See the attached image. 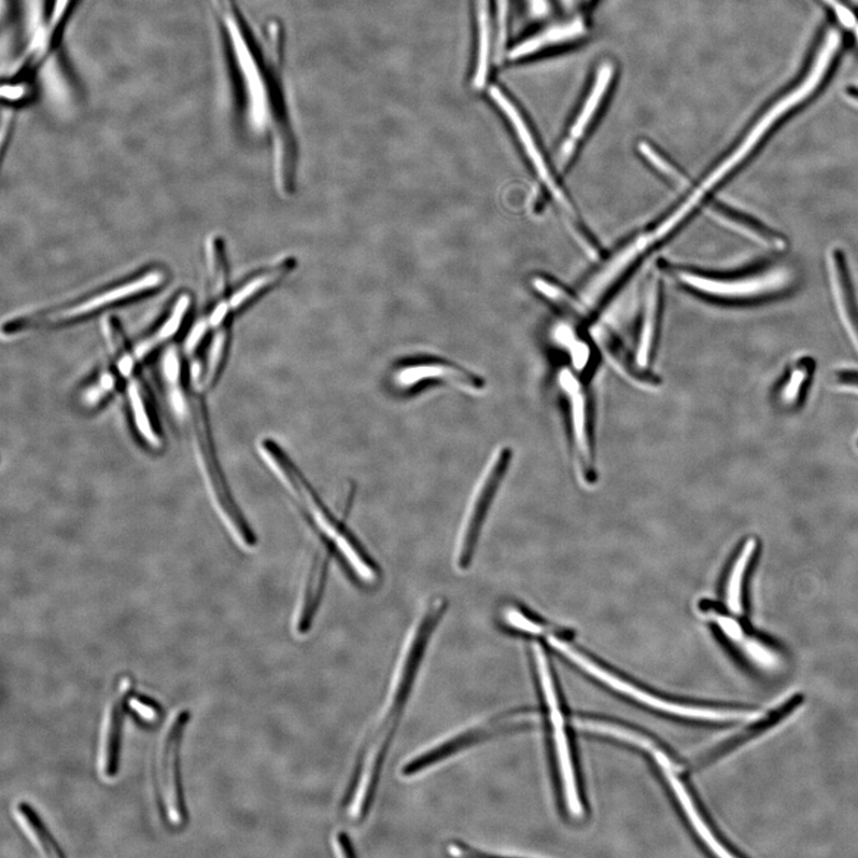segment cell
<instances>
[{
    "label": "cell",
    "mask_w": 858,
    "mask_h": 858,
    "mask_svg": "<svg viewBox=\"0 0 858 858\" xmlns=\"http://www.w3.org/2000/svg\"><path fill=\"white\" fill-rule=\"evenodd\" d=\"M168 275L161 267L141 272L116 285L97 290L88 298L78 299L53 308L22 314L4 321L3 336L15 337L35 332L60 330L131 303L159 291L167 283Z\"/></svg>",
    "instance_id": "2"
},
{
    "label": "cell",
    "mask_w": 858,
    "mask_h": 858,
    "mask_svg": "<svg viewBox=\"0 0 858 858\" xmlns=\"http://www.w3.org/2000/svg\"><path fill=\"white\" fill-rule=\"evenodd\" d=\"M586 34V25L581 20L558 24L534 35L519 44L510 53L511 60L527 58L550 47L568 44Z\"/></svg>",
    "instance_id": "21"
},
{
    "label": "cell",
    "mask_w": 858,
    "mask_h": 858,
    "mask_svg": "<svg viewBox=\"0 0 858 858\" xmlns=\"http://www.w3.org/2000/svg\"><path fill=\"white\" fill-rule=\"evenodd\" d=\"M490 54V19L488 0H480V12H478V62L475 75V87L483 88L488 70Z\"/></svg>",
    "instance_id": "27"
},
{
    "label": "cell",
    "mask_w": 858,
    "mask_h": 858,
    "mask_svg": "<svg viewBox=\"0 0 858 858\" xmlns=\"http://www.w3.org/2000/svg\"><path fill=\"white\" fill-rule=\"evenodd\" d=\"M491 100L494 101L501 109L503 114L510 120L516 136L522 144L526 156L531 161L534 170L542 180L543 185L548 192L554 197L558 207L565 211L566 216L570 220L573 226H579V218L576 215L573 205L570 203L565 189L558 185L556 177L553 175L550 167H548L543 153L534 138L528 124L524 120L522 112L512 103L510 98L505 96L500 89H490Z\"/></svg>",
    "instance_id": "10"
},
{
    "label": "cell",
    "mask_w": 858,
    "mask_h": 858,
    "mask_svg": "<svg viewBox=\"0 0 858 858\" xmlns=\"http://www.w3.org/2000/svg\"><path fill=\"white\" fill-rule=\"evenodd\" d=\"M662 770L666 779L669 781L675 796L679 799V803L682 810L684 811L689 822H691L700 838L707 844L714 854L721 857H733V854H729L726 850L718 838L713 835L711 827L707 825L705 820L702 818V815L700 814L692 795L689 794L687 787L683 784L679 773L677 772L678 767L672 765L662 768Z\"/></svg>",
    "instance_id": "20"
},
{
    "label": "cell",
    "mask_w": 858,
    "mask_h": 858,
    "mask_svg": "<svg viewBox=\"0 0 858 858\" xmlns=\"http://www.w3.org/2000/svg\"><path fill=\"white\" fill-rule=\"evenodd\" d=\"M844 97L847 101L858 110V87H848L844 90Z\"/></svg>",
    "instance_id": "35"
},
{
    "label": "cell",
    "mask_w": 858,
    "mask_h": 858,
    "mask_svg": "<svg viewBox=\"0 0 858 858\" xmlns=\"http://www.w3.org/2000/svg\"><path fill=\"white\" fill-rule=\"evenodd\" d=\"M826 265L838 319L858 355V301L844 252L837 247L829 249Z\"/></svg>",
    "instance_id": "12"
},
{
    "label": "cell",
    "mask_w": 858,
    "mask_h": 858,
    "mask_svg": "<svg viewBox=\"0 0 858 858\" xmlns=\"http://www.w3.org/2000/svg\"><path fill=\"white\" fill-rule=\"evenodd\" d=\"M834 18L839 30L850 33L858 44V3L856 0H818Z\"/></svg>",
    "instance_id": "28"
},
{
    "label": "cell",
    "mask_w": 858,
    "mask_h": 858,
    "mask_svg": "<svg viewBox=\"0 0 858 858\" xmlns=\"http://www.w3.org/2000/svg\"><path fill=\"white\" fill-rule=\"evenodd\" d=\"M260 452L271 469L279 476L301 510L309 525L317 533L322 542L327 543L334 553V545L349 528L345 520H339L321 499L301 469L275 441L267 438L260 443Z\"/></svg>",
    "instance_id": "5"
},
{
    "label": "cell",
    "mask_w": 858,
    "mask_h": 858,
    "mask_svg": "<svg viewBox=\"0 0 858 858\" xmlns=\"http://www.w3.org/2000/svg\"><path fill=\"white\" fill-rule=\"evenodd\" d=\"M130 395L134 406L138 427L144 432L148 441L157 443L160 441L158 419L156 410L152 402L146 385L136 377L135 372L130 377Z\"/></svg>",
    "instance_id": "23"
},
{
    "label": "cell",
    "mask_w": 858,
    "mask_h": 858,
    "mask_svg": "<svg viewBox=\"0 0 858 858\" xmlns=\"http://www.w3.org/2000/svg\"><path fill=\"white\" fill-rule=\"evenodd\" d=\"M532 11L538 16L545 15L548 11L547 0H527Z\"/></svg>",
    "instance_id": "34"
},
{
    "label": "cell",
    "mask_w": 858,
    "mask_h": 858,
    "mask_svg": "<svg viewBox=\"0 0 858 858\" xmlns=\"http://www.w3.org/2000/svg\"><path fill=\"white\" fill-rule=\"evenodd\" d=\"M393 379L403 390H413L432 383H445L470 392H478L484 388L480 377L456 364L434 358H419L401 364Z\"/></svg>",
    "instance_id": "11"
},
{
    "label": "cell",
    "mask_w": 858,
    "mask_h": 858,
    "mask_svg": "<svg viewBox=\"0 0 858 858\" xmlns=\"http://www.w3.org/2000/svg\"><path fill=\"white\" fill-rule=\"evenodd\" d=\"M709 214L713 220L723 224L724 227L749 238L756 245L773 250H783L789 245L783 235L767 227L765 223L740 213L736 209L714 203L710 207Z\"/></svg>",
    "instance_id": "16"
},
{
    "label": "cell",
    "mask_w": 858,
    "mask_h": 858,
    "mask_svg": "<svg viewBox=\"0 0 858 858\" xmlns=\"http://www.w3.org/2000/svg\"><path fill=\"white\" fill-rule=\"evenodd\" d=\"M133 693V681L131 679H124L121 682L116 695H114V699H112L110 703V709L104 723L101 753V769L105 779H114L118 776L124 714L126 709L130 707L129 702Z\"/></svg>",
    "instance_id": "14"
},
{
    "label": "cell",
    "mask_w": 858,
    "mask_h": 858,
    "mask_svg": "<svg viewBox=\"0 0 858 858\" xmlns=\"http://www.w3.org/2000/svg\"><path fill=\"white\" fill-rule=\"evenodd\" d=\"M640 152L643 156L648 159L659 171H662L666 176H668L672 180L683 181L684 177L679 171L675 170V168L667 163L666 159L659 156V154L648 144H642L639 146Z\"/></svg>",
    "instance_id": "31"
},
{
    "label": "cell",
    "mask_w": 858,
    "mask_h": 858,
    "mask_svg": "<svg viewBox=\"0 0 858 858\" xmlns=\"http://www.w3.org/2000/svg\"><path fill=\"white\" fill-rule=\"evenodd\" d=\"M560 383L571 399L575 444L578 446L582 466L589 469L588 467H592V449H590L588 432L587 399L578 379L569 371L561 372Z\"/></svg>",
    "instance_id": "19"
},
{
    "label": "cell",
    "mask_w": 858,
    "mask_h": 858,
    "mask_svg": "<svg viewBox=\"0 0 858 858\" xmlns=\"http://www.w3.org/2000/svg\"><path fill=\"white\" fill-rule=\"evenodd\" d=\"M512 452L510 447H501L492 455L488 467L478 482L469 509L464 516L456 548V566L459 570H468L471 566L478 539L494 501L497 492L510 468Z\"/></svg>",
    "instance_id": "7"
},
{
    "label": "cell",
    "mask_w": 858,
    "mask_h": 858,
    "mask_svg": "<svg viewBox=\"0 0 858 858\" xmlns=\"http://www.w3.org/2000/svg\"><path fill=\"white\" fill-rule=\"evenodd\" d=\"M336 839H337V849L341 850L342 856L345 857L356 856L354 844H352L349 837L345 833L337 835Z\"/></svg>",
    "instance_id": "32"
},
{
    "label": "cell",
    "mask_w": 858,
    "mask_h": 858,
    "mask_svg": "<svg viewBox=\"0 0 858 858\" xmlns=\"http://www.w3.org/2000/svg\"><path fill=\"white\" fill-rule=\"evenodd\" d=\"M447 608L448 601L443 597L434 598L427 603L414 628L412 640L408 643L395 683L390 692L383 720L377 724L372 734L361 745L342 803V809L352 822H364L371 811L386 758L406 702L413 691L417 671L424 660L433 633L441 624Z\"/></svg>",
    "instance_id": "1"
},
{
    "label": "cell",
    "mask_w": 858,
    "mask_h": 858,
    "mask_svg": "<svg viewBox=\"0 0 858 858\" xmlns=\"http://www.w3.org/2000/svg\"><path fill=\"white\" fill-rule=\"evenodd\" d=\"M189 720L188 711L177 714L170 728L167 729L160 754L159 804L175 826H181L187 822V805L180 771V747Z\"/></svg>",
    "instance_id": "9"
},
{
    "label": "cell",
    "mask_w": 858,
    "mask_h": 858,
    "mask_svg": "<svg viewBox=\"0 0 858 858\" xmlns=\"http://www.w3.org/2000/svg\"><path fill=\"white\" fill-rule=\"evenodd\" d=\"M533 650L536 654L539 681L554 729L556 757L566 803L572 817L579 818L583 813V807L581 805L578 781H576L565 718H562L550 666H548L545 653L539 644L534 645Z\"/></svg>",
    "instance_id": "8"
},
{
    "label": "cell",
    "mask_w": 858,
    "mask_h": 858,
    "mask_svg": "<svg viewBox=\"0 0 858 858\" xmlns=\"http://www.w3.org/2000/svg\"><path fill=\"white\" fill-rule=\"evenodd\" d=\"M293 259L281 260L269 269H265L249 277L244 283L232 290L230 305L233 314L241 313L252 302H255L264 292L279 283L281 279L288 276L293 269Z\"/></svg>",
    "instance_id": "18"
},
{
    "label": "cell",
    "mask_w": 858,
    "mask_h": 858,
    "mask_svg": "<svg viewBox=\"0 0 858 858\" xmlns=\"http://www.w3.org/2000/svg\"><path fill=\"white\" fill-rule=\"evenodd\" d=\"M21 9L22 23L25 27L26 40L36 32L47 5V0H16Z\"/></svg>",
    "instance_id": "29"
},
{
    "label": "cell",
    "mask_w": 858,
    "mask_h": 858,
    "mask_svg": "<svg viewBox=\"0 0 858 858\" xmlns=\"http://www.w3.org/2000/svg\"><path fill=\"white\" fill-rule=\"evenodd\" d=\"M16 814L27 835L31 836L42 853L48 857L65 856L59 844L54 840L46 825L31 805L20 803L16 806Z\"/></svg>",
    "instance_id": "24"
},
{
    "label": "cell",
    "mask_w": 858,
    "mask_h": 858,
    "mask_svg": "<svg viewBox=\"0 0 858 858\" xmlns=\"http://www.w3.org/2000/svg\"><path fill=\"white\" fill-rule=\"evenodd\" d=\"M758 543L755 538H749L740 548L733 568H731L726 584V603L731 612L743 614V587L745 576H747L751 561L757 554Z\"/></svg>",
    "instance_id": "22"
},
{
    "label": "cell",
    "mask_w": 858,
    "mask_h": 858,
    "mask_svg": "<svg viewBox=\"0 0 858 858\" xmlns=\"http://www.w3.org/2000/svg\"><path fill=\"white\" fill-rule=\"evenodd\" d=\"M191 307L192 298L190 294H179V298L175 301L170 312L164 316L159 325L154 327L148 335H145L143 339L138 341L136 345L133 346L137 363L146 360L156 354L160 347L174 339L182 325H185Z\"/></svg>",
    "instance_id": "17"
},
{
    "label": "cell",
    "mask_w": 858,
    "mask_h": 858,
    "mask_svg": "<svg viewBox=\"0 0 858 858\" xmlns=\"http://www.w3.org/2000/svg\"><path fill=\"white\" fill-rule=\"evenodd\" d=\"M548 644L553 646L558 653L565 655L576 666L583 669L589 675H592L597 680L608 684L614 691L623 693L624 695L636 700L643 705L655 709L660 712L669 713L672 715L682 716V718L705 721V722H747L758 718V714L748 711L737 710H716L706 707H692L680 705V703L670 702L664 699H659L643 689L628 683L623 679H619L612 672L604 670L600 666L590 660L583 654L579 653L567 642L559 639L551 633H546Z\"/></svg>",
    "instance_id": "6"
},
{
    "label": "cell",
    "mask_w": 858,
    "mask_h": 858,
    "mask_svg": "<svg viewBox=\"0 0 858 858\" xmlns=\"http://www.w3.org/2000/svg\"><path fill=\"white\" fill-rule=\"evenodd\" d=\"M613 77L614 66L611 63H604L599 67L593 88L590 90L579 116L576 118L571 126L569 138L559 152V165L561 168L569 164L579 141L586 135L590 122L594 120L603 98L609 91Z\"/></svg>",
    "instance_id": "15"
},
{
    "label": "cell",
    "mask_w": 858,
    "mask_h": 858,
    "mask_svg": "<svg viewBox=\"0 0 858 858\" xmlns=\"http://www.w3.org/2000/svg\"><path fill=\"white\" fill-rule=\"evenodd\" d=\"M332 555V547L321 541V545L315 548L311 562H309L297 622V629L301 635H305L312 628L321 606L323 594H325Z\"/></svg>",
    "instance_id": "13"
},
{
    "label": "cell",
    "mask_w": 858,
    "mask_h": 858,
    "mask_svg": "<svg viewBox=\"0 0 858 858\" xmlns=\"http://www.w3.org/2000/svg\"><path fill=\"white\" fill-rule=\"evenodd\" d=\"M837 379L842 386L858 389V372L856 371H840Z\"/></svg>",
    "instance_id": "33"
},
{
    "label": "cell",
    "mask_w": 858,
    "mask_h": 858,
    "mask_svg": "<svg viewBox=\"0 0 858 858\" xmlns=\"http://www.w3.org/2000/svg\"><path fill=\"white\" fill-rule=\"evenodd\" d=\"M80 0H47L44 18L26 41L15 67L3 80V102L10 109L30 102L41 74L59 49Z\"/></svg>",
    "instance_id": "3"
},
{
    "label": "cell",
    "mask_w": 858,
    "mask_h": 858,
    "mask_svg": "<svg viewBox=\"0 0 858 858\" xmlns=\"http://www.w3.org/2000/svg\"><path fill=\"white\" fill-rule=\"evenodd\" d=\"M814 370V363L810 358L799 359L785 378L779 391L780 402L785 406L798 404L809 385Z\"/></svg>",
    "instance_id": "25"
},
{
    "label": "cell",
    "mask_w": 858,
    "mask_h": 858,
    "mask_svg": "<svg viewBox=\"0 0 858 858\" xmlns=\"http://www.w3.org/2000/svg\"><path fill=\"white\" fill-rule=\"evenodd\" d=\"M677 278L689 290L709 300L747 304L782 297L795 280L790 267L770 265L754 271L734 276H712L692 271H679Z\"/></svg>",
    "instance_id": "4"
},
{
    "label": "cell",
    "mask_w": 858,
    "mask_h": 858,
    "mask_svg": "<svg viewBox=\"0 0 858 858\" xmlns=\"http://www.w3.org/2000/svg\"><path fill=\"white\" fill-rule=\"evenodd\" d=\"M658 287L659 286L654 281L649 292L648 304H646L645 319L643 322L637 356V361L642 368H645L646 365H648L654 346L659 305Z\"/></svg>",
    "instance_id": "26"
},
{
    "label": "cell",
    "mask_w": 858,
    "mask_h": 858,
    "mask_svg": "<svg viewBox=\"0 0 858 858\" xmlns=\"http://www.w3.org/2000/svg\"><path fill=\"white\" fill-rule=\"evenodd\" d=\"M129 706L145 722L156 723L160 720L161 709L159 703L147 695L133 693L130 698Z\"/></svg>",
    "instance_id": "30"
}]
</instances>
